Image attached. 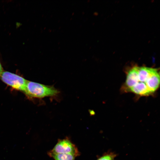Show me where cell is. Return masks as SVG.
I'll use <instances>...</instances> for the list:
<instances>
[{"instance_id":"6da1fadb","label":"cell","mask_w":160,"mask_h":160,"mask_svg":"<svg viewBox=\"0 0 160 160\" xmlns=\"http://www.w3.org/2000/svg\"><path fill=\"white\" fill-rule=\"evenodd\" d=\"M159 84L158 69L135 65L127 71L122 90L140 96H148L156 92Z\"/></svg>"},{"instance_id":"7a4b0ae2","label":"cell","mask_w":160,"mask_h":160,"mask_svg":"<svg viewBox=\"0 0 160 160\" xmlns=\"http://www.w3.org/2000/svg\"><path fill=\"white\" fill-rule=\"evenodd\" d=\"M24 93L30 97L42 98L56 96L59 91L53 86L27 81Z\"/></svg>"},{"instance_id":"3957f363","label":"cell","mask_w":160,"mask_h":160,"mask_svg":"<svg viewBox=\"0 0 160 160\" xmlns=\"http://www.w3.org/2000/svg\"><path fill=\"white\" fill-rule=\"evenodd\" d=\"M0 79L12 88L25 93L27 80L23 77L9 72L3 71L0 75Z\"/></svg>"},{"instance_id":"277c9868","label":"cell","mask_w":160,"mask_h":160,"mask_svg":"<svg viewBox=\"0 0 160 160\" xmlns=\"http://www.w3.org/2000/svg\"><path fill=\"white\" fill-rule=\"evenodd\" d=\"M49 152L55 154L71 153L77 156L79 152L75 145L69 140L64 139L59 140Z\"/></svg>"},{"instance_id":"5b68a950","label":"cell","mask_w":160,"mask_h":160,"mask_svg":"<svg viewBox=\"0 0 160 160\" xmlns=\"http://www.w3.org/2000/svg\"><path fill=\"white\" fill-rule=\"evenodd\" d=\"M49 155L55 160H74L76 156L71 153L55 154L49 152Z\"/></svg>"},{"instance_id":"8992f818","label":"cell","mask_w":160,"mask_h":160,"mask_svg":"<svg viewBox=\"0 0 160 160\" xmlns=\"http://www.w3.org/2000/svg\"><path fill=\"white\" fill-rule=\"evenodd\" d=\"M97 160H113V157L110 155H106L101 157Z\"/></svg>"},{"instance_id":"52a82bcc","label":"cell","mask_w":160,"mask_h":160,"mask_svg":"<svg viewBox=\"0 0 160 160\" xmlns=\"http://www.w3.org/2000/svg\"><path fill=\"white\" fill-rule=\"evenodd\" d=\"M3 71V68L1 65V63L0 62V75H1V74L2 73V72Z\"/></svg>"}]
</instances>
